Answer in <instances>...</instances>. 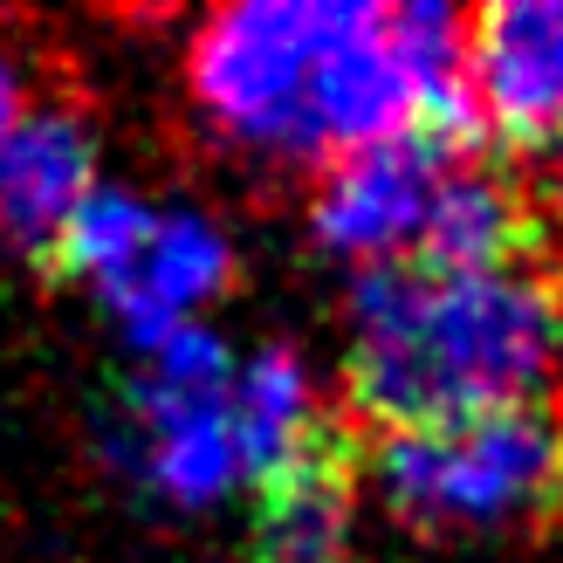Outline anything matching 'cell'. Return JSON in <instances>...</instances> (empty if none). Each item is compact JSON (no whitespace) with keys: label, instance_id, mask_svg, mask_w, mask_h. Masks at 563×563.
Masks as SVG:
<instances>
[{"label":"cell","instance_id":"obj_4","mask_svg":"<svg viewBox=\"0 0 563 563\" xmlns=\"http://www.w3.org/2000/svg\"><path fill=\"white\" fill-rule=\"evenodd\" d=\"M336 0H247L200 21L186 48V97L213 131L247 152L317 158L309 152V69L330 35Z\"/></svg>","mask_w":563,"mask_h":563},{"label":"cell","instance_id":"obj_11","mask_svg":"<svg viewBox=\"0 0 563 563\" xmlns=\"http://www.w3.org/2000/svg\"><path fill=\"white\" fill-rule=\"evenodd\" d=\"M21 110H27V90H21V69H14V55L0 48V137H8L21 124Z\"/></svg>","mask_w":563,"mask_h":563},{"label":"cell","instance_id":"obj_9","mask_svg":"<svg viewBox=\"0 0 563 563\" xmlns=\"http://www.w3.org/2000/svg\"><path fill=\"white\" fill-rule=\"evenodd\" d=\"M97 192V145L69 103H27L0 137V247L48 262L76 207Z\"/></svg>","mask_w":563,"mask_h":563},{"label":"cell","instance_id":"obj_5","mask_svg":"<svg viewBox=\"0 0 563 563\" xmlns=\"http://www.w3.org/2000/svg\"><path fill=\"white\" fill-rule=\"evenodd\" d=\"M234 357L213 330L186 323L124 378V467L179 509H207L234 488L241 446L228 419Z\"/></svg>","mask_w":563,"mask_h":563},{"label":"cell","instance_id":"obj_1","mask_svg":"<svg viewBox=\"0 0 563 563\" xmlns=\"http://www.w3.org/2000/svg\"><path fill=\"white\" fill-rule=\"evenodd\" d=\"M563 364V282L550 268L446 275L385 262L351 282V412L378 433L537 406Z\"/></svg>","mask_w":563,"mask_h":563},{"label":"cell","instance_id":"obj_8","mask_svg":"<svg viewBox=\"0 0 563 563\" xmlns=\"http://www.w3.org/2000/svg\"><path fill=\"white\" fill-rule=\"evenodd\" d=\"M467 76L482 97V118L543 145L563 131V0H501L467 21Z\"/></svg>","mask_w":563,"mask_h":563},{"label":"cell","instance_id":"obj_2","mask_svg":"<svg viewBox=\"0 0 563 563\" xmlns=\"http://www.w3.org/2000/svg\"><path fill=\"white\" fill-rule=\"evenodd\" d=\"M364 467H372L385 509L427 537L509 529L543 509H563V412L509 406L454 419V427L378 433Z\"/></svg>","mask_w":563,"mask_h":563},{"label":"cell","instance_id":"obj_10","mask_svg":"<svg viewBox=\"0 0 563 563\" xmlns=\"http://www.w3.org/2000/svg\"><path fill=\"white\" fill-rule=\"evenodd\" d=\"M317 391L296 351H255L228 385V419H234V446H241V474H268L289 446L317 427Z\"/></svg>","mask_w":563,"mask_h":563},{"label":"cell","instance_id":"obj_6","mask_svg":"<svg viewBox=\"0 0 563 563\" xmlns=\"http://www.w3.org/2000/svg\"><path fill=\"white\" fill-rule=\"evenodd\" d=\"M454 158L461 152L433 145V137H419V131L336 158L323 173V186H317L309 228H317V241L330 255H344V262H364V268L406 262L419 247V228H427L433 192H440Z\"/></svg>","mask_w":563,"mask_h":563},{"label":"cell","instance_id":"obj_7","mask_svg":"<svg viewBox=\"0 0 563 563\" xmlns=\"http://www.w3.org/2000/svg\"><path fill=\"white\" fill-rule=\"evenodd\" d=\"M357 467H364V454L351 446V427L317 412V427L268 474H255L247 563H336L344 556L351 509H357Z\"/></svg>","mask_w":563,"mask_h":563},{"label":"cell","instance_id":"obj_3","mask_svg":"<svg viewBox=\"0 0 563 563\" xmlns=\"http://www.w3.org/2000/svg\"><path fill=\"white\" fill-rule=\"evenodd\" d=\"M42 268L90 282L131 344L158 351L234 282V247L207 213H158L131 192H90Z\"/></svg>","mask_w":563,"mask_h":563}]
</instances>
